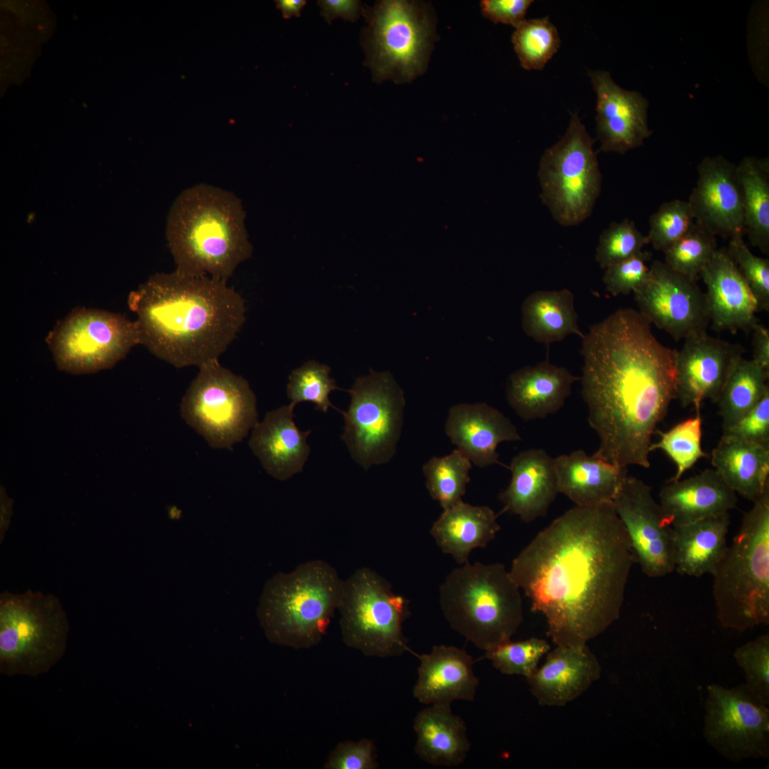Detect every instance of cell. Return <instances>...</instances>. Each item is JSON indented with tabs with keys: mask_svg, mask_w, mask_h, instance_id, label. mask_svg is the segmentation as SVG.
Wrapping results in <instances>:
<instances>
[{
	"mask_svg": "<svg viewBox=\"0 0 769 769\" xmlns=\"http://www.w3.org/2000/svg\"><path fill=\"white\" fill-rule=\"evenodd\" d=\"M634 561L612 503L575 506L538 533L509 572L555 646H580L619 619Z\"/></svg>",
	"mask_w": 769,
	"mask_h": 769,
	"instance_id": "obj_1",
	"label": "cell"
},
{
	"mask_svg": "<svg viewBox=\"0 0 769 769\" xmlns=\"http://www.w3.org/2000/svg\"><path fill=\"white\" fill-rule=\"evenodd\" d=\"M582 340V396L600 441L594 455L621 468H649L652 435L676 399V350L632 308L592 325Z\"/></svg>",
	"mask_w": 769,
	"mask_h": 769,
	"instance_id": "obj_2",
	"label": "cell"
},
{
	"mask_svg": "<svg viewBox=\"0 0 769 769\" xmlns=\"http://www.w3.org/2000/svg\"><path fill=\"white\" fill-rule=\"evenodd\" d=\"M140 344L181 368L219 359L246 320L242 297L208 276L160 273L128 296Z\"/></svg>",
	"mask_w": 769,
	"mask_h": 769,
	"instance_id": "obj_3",
	"label": "cell"
},
{
	"mask_svg": "<svg viewBox=\"0 0 769 769\" xmlns=\"http://www.w3.org/2000/svg\"><path fill=\"white\" fill-rule=\"evenodd\" d=\"M167 239L177 271L226 282L253 251L241 201L206 184L189 187L175 199Z\"/></svg>",
	"mask_w": 769,
	"mask_h": 769,
	"instance_id": "obj_4",
	"label": "cell"
},
{
	"mask_svg": "<svg viewBox=\"0 0 769 769\" xmlns=\"http://www.w3.org/2000/svg\"><path fill=\"white\" fill-rule=\"evenodd\" d=\"M439 602L450 627L484 652L511 640L523 620L520 588L499 563L455 568L439 587Z\"/></svg>",
	"mask_w": 769,
	"mask_h": 769,
	"instance_id": "obj_5",
	"label": "cell"
},
{
	"mask_svg": "<svg viewBox=\"0 0 769 769\" xmlns=\"http://www.w3.org/2000/svg\"><path fill=\"white\" fill-rule=\"evenodd\" d=\"M712 576L722 627L742 632L769 623V488L744 514Z\"/></svg>",
	"mask_w": 769,
	"mask_h": 769,
	"instance_id": "obj_6",
	"label": "cell"
},
{
	"mask_svg": "<svg viewBox=\"0 0 769 769\" xmlns=\"http://www.w3.org/2000/svg\"><path fill=\"white\" fill-rule=\"evenodd\" d=\"M342 582L321 560L276 574L266 583L257 610L267 638L295 649L316 645L338 608Z\"/></svg>",
	"mask_w": 769,
	"mask_h": 769,
	"instance_id": "obj_7",
	"label": "cell"
},
{
	"mask_svg": "<svg viewBox=\"0 0 769 769\" xmlns=\"http://www.w3.org/2000/svg\"><path fill=\"white\" fill-rule=\"evenodd\" d=\"M69 624L59 599L27 590L0 595V672L38 676L63 656Z\"/></svg>",
	"mask_w": 769,
	"mask_h": 769,
	"instance_id": "obj_8",
	"label": "cell"
},
{
	"mask_svg": "<svg viewBox=\"0 0 769 769\" xmlns=\"http://www.w3.org/2000/svg\"><path fill=\"white\" fill-rule=\"evenodd\" d=\"M337 610L347 646L381 658L411 651L402 627L411 615L409 601L371 568L361 567L343 580Z\"/></svg>",
	"mask_w": 769,
	"mask_h": 769,
	"instance_id": "obj_9",
	"label": "cell"
},
{
	"mask_svg": "<svg viewBox=\"0 0 769 769\" xmlns=\"http://www.w3.org/2000/svg\"><path fill=\"white\" fill-rule=\"evenodd\" d=\"M363 45L375 80L410 82L424 71L432 48L433 21L421 2L377 1L366 11Z\"/></svg>",
	"mask_w": 769,
	"mask_h": 769,
	"instance_id": "obj_10",
	"label": "cell"
},
{
	"mask_svg": "<svg viewBox=\"0 0 769 769\" xmlns=\"http://www.w3.org/2000/svg\"><path fill=\"white\" fill-rule=\"evenodd\" d=\"M594 142L574 113L565 135L541 157L540 198L563 226L585 220L600 194L602 175Z\"/></svg>",
	"mask_w": 769,
	"mask_h": 769,
	"instance_id": "obj_11",
	"label": "cell"
},
{
	"mask_svg": "<svg viewBox=\"0 0 769 769\" xmlns=\"http://www.w3.org/2000/svg\"><path fill=\"white\" fill-rule=\"evenodd\" d=\"M180 404L182 417L214 449L241 441L258 422L256 399L249 382L223 367L206 362Z\"/></svg>",
	"mask_w": 769,
	"mask_h": 769,
	"instance_id": "obj_12",
	"label": "cell"
},
{
	"mask_svg": "<svg viewBox=\"0 0 769 769\" xmlns=\"http://www.w3.org/2000/svg\"><path fill=\"white\" fill-rule=\"evenodd\" d=\"M350 403L342 412L341 439L352 459L364 470L388 463L400 438L405 407L404 392L387 370L357 377L350 389Z\"/></svg>",
	"mask_w": 769,
	"mask_h": 769,
	"instance_id": "obj_13",
	"label": "cell"
},
{
	"mask_svg": "<svg viewBox=\"0 0 769 769\" xmlns=\"http://www.w3.org/2000/svg\"><path fill=\"white\" fill-rule=\"evenodd\" d=\"M46 342L58 369L85 374L112 367L140 344V338L136 320L78 307L56 325Z\"/></svg>",
	"mask_w": 769,
	"mask_h": 769,
	"instance_id": "obj_14",
	"label": "cell"
},
{
	"mask_svg": "<svg viewBox=\"0 0 769 769\" xmlns=\"http://www.w3.org/2000/svg\"><path fill=\"white\" fill-rule=\"evenodd\" d=\"M741 684L706 687L703 734L731 762L769 757V708Z\"/></svg>",
	"mask_w": 769,
	"mask_h": 769,
	"instance_id": "obj_15",
	"label": "cell"
},
{
	"mask_svg": "<svg viewBox=\"0 0 769 769\" xmlns=\"http://www.w3.org/2000/svg\"><path fill=\"white\" fill-rule=\"evenodd\" d=\"M639 312L676 341L706 333L710 323L705 293L696 281L655 260L634 292Z\"/></svg>",
	"mask_w": 769,
	"mask_h": 769,
	"instance_id": "obj_16",
	"label": "cell"
},
{
	"mask_svg": "<svg viewBox=\"0 0 769 769\" xmlns=\"http://www.w3.org/2000/svg\"><path fill=\"white\" fill-rule=\"evenodd\" d=\"M612 504L627 531L634 560L644 574L660 577L674 571V528L666 521L651 487L627 475Z\"/></svg>",
	"mask_w": 769,
	"mask_h": 769,
	"instance_id": "obj_17",
	"label": "cell"
},
{
	"mask_svg": "<svg viewBox=\"0 0 769 769\" xmlns=\"http://www.w3.org/2000/svg\"><path fill=\"white\" fill-rule=\"evenodd\" d=\"M688 202L695 222L724 239L745 235L743 198L736 165L722 156L706 157Z\"/></svg>",
	"mask_w": 769,
	"mask_h": 769,
	"instance_id": "obj_18",
	"label": "cell"
},
{
	"mask_svg": "<svg viewBox=\"0 0 769 769\" xmlns=\"http://www.w3.org/2000/svg\"><path fill=\"white\" fill-rule=\"evenodd\" d=\"M684 340L676 354V399L682 407L694 406L700 414L704 400L718 401L728 372L744 348L706 332Z\"/></svg>",
	"mask_w": 769,
	"mask_h": 769,
	"instance_id": "obj_19",
	"label": "cell"
},
{
	"mask_svg": "<svg viewBox=\"0 0 769 769\" xmlns=\"http://www.w3.org/2000/svg\"><path fill=\"white\" fill-rule=\"evenodd\" d=\"M588 74L597 94L600 150L624 154L641 146L652 133L647 122V100L637 91L619 87L607 71Z\"/></svg>",
	"mask_w": 769,
	"mask_h": 769,
	"instance_id": "obj_20",
	"label": "cell"
},
{
	"mask_svg": "<svg viewBox=\"0 0 769 769\" xmlns=\"http://www.w3.org/2000/svg\"><path fill=\"white\" fill-rule=\"evenodd\" d=\"M700 277L706 286L707 309L717 332H752L759 323L758 301L726 248L717 249Z\"/></svg>",
	"mask_w": 769,
	"mask_h": 769,
	"instance_id": "obj_21",
	"label": "cell"
},
{
	"mask_svg": "<svg viewBox=\"0 0 769 769\" xmlns=\"http://www.w3.org/2000/svg\"><path fill=\"white\" fill-rule=\"evenodd\" d=\"M444 431L456 449L480 468L503 465L499 461L498 444L521 440L512 422L485 402L453 405L449 410Z\"/></svg>",
	"mask_w": 769,
	"mask_h": 769,
	"instance_id": "obj_22",
	"label": "cell"
},
{
	"mask_svg": "<svg viewBox=\"0 0 769 769\" xmlns=\"http://www.w3.org/2000/svg\"><path fill=\"white\" fill-rule=\"evenodd\" d=\"M601 666L587 644L556 646L543 665L527 678L543 706H563L586 691L601 675Z\"/></svg>",
	"mask_w": 769,
	"mask_h": 769,
	"instance_id": "obj_23",
	"label": "cell"
},
{
	"mask_svg": "<svg viewBox=\"0 0 769 769\" xmlns=\"http://www.w3.org/2000/svg\"><path fill=\"white\" fill-rule=\"evenodd\" d=\"M290 403L266 413L251 431L249 446L268 474L286 481L303 471L310 449L311 431H300L293 421Z\"/></svg>",
	"mask_w": 769,
	"mask_h": 769,
	"instance_id": "obj_24",
	"label": "cell"
},
{
	"mask_svg": "<svg viewBox=\"0 0 769 769\" xmlns=\"http://www.w3.org/2000/svg\"><path fill=\"white\" fill-rule=\"evenodd\" d=\"M508 469V486L499 494L503 511L530 523L546 516L558 493L554 458L540 449H530L516 455Z\"/></svg>",
	"mask_w": 769,
	"mask_h": 769,
	"instance_id": "obj_25",
	"label": "cell"
},
{
	"mask_svg": "<svg viewBox=\"0 0 769 769\" xmlns=\"http://www.w3.org/2000/svg\"><path fill=\"white\" fill-rule=\"evenodd\" d=\"M411 652L419 660L413 695L420 703L431 705L474 699L478 679L474 672L473 659L464 649L441 644L434 646L427 654Z\"/></svg>",
	"mask_w": 769,
	"mask_h": 769,
	"instance_id": "obj_26",
	"label": "cell"
},
{
	"mask_svg": "<svg viewBox=\"0 0 769 769\" xmlns=\"http://www.w3.org/2000/svg\"><path fill=\"white\" fill-rule=\"evenodd\" d=\"M580 379L546 360L512 372L506 382V399L524 421L543 419L564 406L572 384Z\"/></svg>",
	"mask_w": 769,
	"mask_h": 769,
	"instance_id": "obj_27",
	"label": "cell"
},
{
	"mask_svg": "<svg viewBox=\"0 0 769 769\" xmlns=\"http://www.w3.org/2000/svg\"><path fill=\"white\" fill-rule=\"evenodd\" d=\"M669 482L659 492V503L672 527L728 513L737 506L736 493L715 469Z\"/></svg>",
	"mask_w": 769,
	"mask_h": 769,
	"instance_id": "obj_28",
	"label": "cell"
},
{
	"mask_svg": "<svg viewBox=\"0 0 769 769\" xmlns=\"http://www.w3.org/2000/svg\"><path fill=\"white\" fill-rule=\"evenodd\" d=\"M558 492L577 506L612 503L627 468L616 466L583 450L554 458Z\"/></svg>",
	"mask_w": 769,
	"mask_h": 769,
	"instance_id": "obj_29",
	"label": "cell"
},
{
	"mask_svg": "<svg viewBox=\"0 0 769 769\" xmlns=\"http://www.w3.org/2000/svg\"><path fill=\"white\" fill-rule=\"evenodd\" d=\"M500 530L497 515L490 507L461 500L443 511L430 533L442 552L462 565L469 562L472 550L485 548Z\"/></svg>",
	"mask_w": 769,
	"mask_h": 769,
	"instance_id": "obj_30",
	"label": "cell"
},
{
	"mask_svg": "<svg viewBox=\"0 0 769 769\" xmlns=\"http://www.w3.org/2000/svg\"><path fill=\"white\" fill-rule=\"evenodd\" d=\"M450 705L431 704L419 711L414 718L415 753L431 765H457L465 760L470 749L464 721L453 713Z\"/></svg>",
	"mask_w": 769,
	"mask_h": 769,
	"instance_id": "obj_31",
	"label": "cell"
},
{
	"mask_svg": "<svg viewBox=\"0 0 769 769\" xmlns=\"http://www.w3.org/2000/svg\"><path fill=\"white\" fill-rule=\"evenodd\" d=\"M728 513L673 527L674 570L701 577L716 570L728 547Z\"/></svg>",
	"mask_w": 769,
	"mask_h": 769,
	"instance_id": "obj_32",
	"label": "cell"
},
{
	"mask_svg": "<svg viewBox=\"0 0 769 769\" xmlns=\"http://www.w3.org/2000/svg\"><path fill=\"white\" fill-rule=\"evenodd\" d=\"M711 464L736 493L754 502L769 488V449L722 436L711 454Z\"/></svg>",
	"mask_w": 769,
	"mask_h": 769,
	"instance_id": "obj_33",
	"label": "cell"
},
{
	"mask_svg": "<svg viewBox=\"0 0 769 769\" xmlns=\"http://www.w3.org/2000/svg\"><path fill=\"white\" fill-rule=\"evenodd\" d=\"M521 315L526 335L547 346L570 335L584 337L578 325L574 294L567 288L530 293L523 302Z\"/></svg>",
	"mask_w": 769,
	"mask_h": 769,
	"instance_id": "obj_34",
	"label": "cell"
},
{
	"mask_svg": "<svg viewBox=\"0 0 769 769\" xmlns=\"http://www.w3.org/2000/svg\"><path fill=\"white\" fill-rule=\"evenodd\" d=\"M741 184L745 234L753 246L769 254V164L746 157L736 165Z\"/></svg>",
	"mask_w": 769,
	"mask_h": 769,
	"instance_id": "obj_35",
	"label": "cell"
},
{
	"mask_svg": "<svg viewBox=\"0 0 769 769\" xmlns=\"http://www.w3.org/2000/svg\"><path fill=\"white\" fill-rule=\"evenodd\" d=\"M768 375L753 360L740 357L733 362L716 402L723 430L733 426L758 402L769 388Z\"/></svg>",
	"mask_w": 769,
	"mask_h": 769,
	"instance_id": "obj_36",
	"label": "cell"
},
{
	"mask_svg": "<svg viewBox=\"0 0 769 769\" xmlns=\"http://www.w3.org/2000/svg\"><path fill=\"white\" fill-rule=\"evenodd\" d=\"M471 469V462L457 449L442 457L433 456L423 465L427 491L443 510L462 500Z\"/></svg>",
	"mask_w": 769,
	"mask_h": 769,
	"instance_id": "obj_37",
	"label": "cell"
},
{
	"mask_svg": "<svg viewBox=\"0 0 769 769\" xmlns=\"http://www.w3.org/2000/svg\"><path fill=\"white\" fill-rule=\"evenodd\" d=\"M512 43L521 66L525 70H542L556 53L560 39L548 17L528 19L515 28Z\"/></svg>",
	"mask_w": 769,
	"mask_h": 769,
	"instance_id": "obj_38",
	"label": "cell"
},
{
	"mask_svg": "<svg viewBox=\"0 0 769 769\" xmlns=\"http://www.w3.org/2000/svg\"><path fill=\"white\" fill-rule=\"evenodd\" d=\"M701 424L700 414H696L666 431H657L660 439L651 444L650 451L660 449L676 464V474L669 481L681 479L686 471L707 456L701 448Z\"/></svg>",
	"mask_w": 769,
	"mask_h": 769,
	"instance_id": "obj_39",
	"label": "cell"
},
{
	"mask_svg": "<svg viewBox=\"0 0 769 769\" xmlns=\"http://www.w3.org/2000/svg\"><path fill=\"white\" fill-rule=\"evenodd\" d=\"M717 249L716 237L694 222L680 239L664 251V263L697 281Z\"/></svg>",
	"mask_w": 769,
	"mask_h": 769,
	"instance_id": "obj_40",
	"label": "cell"
},
{
	"mask_svg": "<svg viewBox=\"0 0 769 769\" xmlns=\"http://www.w3.org/2000/svg\"><path fill=\"white\" fill-rule=\"evenodd\" d=\"M330 368L325 364L310 360L293 370L288 377L286 392L293 405L301 402H310L315 409L327 412L329 407L337 409L330 401L333 390L341 389L330 376Z\"/></svg>",
	"mask_w": 769,
	"mask_h": 769,
	"instance_id": "obj_41",
	"label": "cell"
},
{
	"mask_svg": "<svg viewBox=\"0 0 769 769\" xmlns=\"http://www.w3.org/2000/svg\"><path fill=\"white\" fill-rule=\"evenodd\" d=\"M550 647L544 639L530 638L512 642L511 639L485 652L484 657L501 673L528 678Z\"/></svg>",
	"mask_w": 769,
	"mask_h": 769,
	"instance_id": "obj_42",
	"label": "cell"
},
{
	"mask_svg": "<svg viewBox=\"0 0 769 769\" xmlns=\"http://www.w3.org/2000/svg\"><path fill=\"white\" fill-rule=\"evenodd\" d=\"M695 222L688 201L674 199L662 203L649 218V243L664 251L680 239Z\"/></svg>",
	"mask_w": 769,
	"mask_h": 769,
	"instance_id": "obj_43",
	"label": "cell"
},
{
	"mask_svg": "<svg viewBox=\"0 0 769 769\" xmlns=\"http://www.w3.org/2000/svg\"><path fill=\"white\" fill-rule=\"evenodd\" d=\"M647 244V236L637 229L634 221L624 219L620 222H612L600 236L596 261L605 269L641 253Z\"/></svg>",
	"mask_w": 769,
	"mask_h": 769,
	"instance_id": "obj_44",
	"label": "cell"
},
{
	"mask_svg": "<svg viewBox=\"0 0 769 769\" xmlns=\"http://www.w3.org/2000/svg\"><path fill=\"white\" fill-rule=\"evenodd\" d=\"M733 656L744 671L746 686L769 705V634L759 635L737 647Z\"/></svg>",
	"mask_w": 769,
	"mask_h": 769,
	"instance_id": "obj_45",
	"label": "cell"
},
{
	"mask_svg": "<svg viewBox=\"0 0 769 769\" xmlns=\"http://www.w3.org/2000/svg\"><path fill=\"white\" fill-rule=\"evenodd\" d=\"M727 252L754 294L760 310H769V259L754 255L743 236L729 239Z\"/></svg>",
	"mask_w": 769,
	"mask_h": 769,
	"instance_id": "obj_46",
	"label": "cell"
},
{
	"mask_svg": "<svg viewBox=\"0 0 769 769\" xmlns=\"http://www.w3.org/2000/svg\"><path fill=\"white\" fill-rule=\"evenodd\" d=\"M650 258V253L642 251L606 268L603 282L607 291L614 296L634 292L649 275V267L646 262Z\"/></svg>",
	"mask_w": 769,
	"mask_h": 769,
	"instance_id": "obj_47",
	"label": "cell"
},
{
	"mask_svg": "<svg viewBox=\"0 0 769 769\" xmlns=\"http://www.w3.org/2000/svg\"><path fill=\"white\" fill-rule=\"evenodd\" d=\"M722 436L769 449V388L750 412L733 426L723 430Z\"/></svg>",
	"mask_w": 769,
	"mask_h": 769,
	"instance_id": "obj_48",
	"label": "cell"
},
{
	"mask_svg": "<svg viewBox=\"0 0 769 769\" xmlns=\"http://www.w3.org/2000/svg\"><path fill=\"white\" fill-rule=\"evenodd\" d=\"M378 768L376 748L372 741L340 743L332 751L324 765L326 769H375Z\"/></svg>",
	"mask_w": 769,
	"mask_h": 769,
	"instance_id": "obj_49",
	"label": "cell"
},
{
	"mask_svg": "<svg viewBox=\"0 0 769 769\" xmlns=\"http://www.w3.org/2000/svg\"><path fill=\"white\" fill-rule=\"evenodd\" d=\"M533 1L483 0L481 1L483 15L494 23L509 24L515 28L525 20V16Z\"/></svg>",
	"mask_w": 769,
	"mask_h": 769,
	"instance_id": "obj_50",
	"label": "cell"
},
{
	"mask_svg": "<svg viewBox=\"0 0 769 769\" xmlns=\"http://www.w3.org/2000/svg\"><path fill=\"white\" fill-rule=\"evenodd\" d=\"M318 4L321 16L328 23L336 18L355 21L362 11L361 3L357 0H320Z\"/></svg>",
	"mask_w": 769,
	"mask_h": 769,
	"instance_id": "obj_51",
	"label": "cell"
},
{
	"mask_svg": "<svg viewBox=\"0 0 769 769\" xmlns=\"http://www.w3.org/2000/svg\"><path fill=\"white\" fill-rule=\"evenodd\" d=\"M753 360L769 374V330L758 323L753 330Z\"/></svg>",
	"mask_w": 769,
	"mask_h": 769,
	"instance_id": "obj_52",
	"label": "cell"
},
{
	"mask_svg": "<svg viewBox=\"0 0 769 769\" xmlns=\"http://www.w3.org/2000/svg\"><path fill=\"white\" fill-rule=\"evenodd\" d=\"M275 2L277 9L281 11L283 17L285 19L300 16L303 8L306 4L305 0H277Z\"/></svg>",
	"mask_w": 769,
	"mask_h": 769,
	"instance_id": "obj_53",
	"label": "cell"
},
{
	"mask_svg": "<svg viewBox=\"0 0 769 769\" xmlns=\"http://www.w3.org/2000/svg\"><path fill=\"white\" fill-rule=\"evenodd\" d=\"M11 506L12 501L5 494V492L1 491V520H0V542L4 538L5 533L9 526L10 518L11 516Z\"/></svg>",
	"mask_w": 769,
	"mask_h": 769,
	"instance_id": "obj_54",
	"label": "cell"
}]
</instances>
